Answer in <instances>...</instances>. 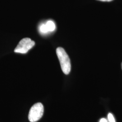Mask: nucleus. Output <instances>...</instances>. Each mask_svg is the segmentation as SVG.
Returning <instances> with one entry per match:
<instances>
[{
    "label": "nucleus",
    "instance_id": "obj_6",
    "mask_svg": "<svg viewBox=\"0 0 122 122\" xmlns=\"http://www.w3.org/2000/svg\"><path fill=\"white\" fill-rule=\"evenodd\" d=\"M100 122H108L107 120L105 118H101L100 121Z\"/></svg>",
    "mask_w": 122,
    "mask_h": 122
},
{
    "label": "nucleus",
    "instance_id": "obj_1",
    "mask_svg": "<svg viewBox=\"0 0 122 122\" xmlns=\"http://www.w3.org/2000/svg\"><path fill=\"white\" fill-rule=\"evenodd\" d=\"M56 53L63 72L66 75L69 74L71 69V65L68 55L65 50L61 47L57 48Z\"/></svg>",
    "mask_w": 122,
    "mask_h": 122
},
{
    "label": "nucleus",
    "instance_id": "obj_7",
    "mask_svg": "<svg viewBox=\"0 0 122 122\" xmlns=\"http://www.w3.org/2000/svg\"><path fill=\"white\" fill-rule=\"evenodd\" d=\"M100 0V1H112L113 0Z\"/></svg>",
    "mask_w": 122,
    "mask_h": 122
},
{
    "label": "nucleus",
    "instance_id": "obj_5",
    "mask_svg": "<svg viewBox=\"0 0 122 122\" xmlns=\"http://www.w3.org/2000/svg\"><path fill=\"white\" fill-rule=\"evenodd\" d=\"M108 118L109 122H115V119L112 113H109L108 115Z\"/></svg>",
    "mask_w": 122,
    "mask_h": 122
},
{
    "label": "nucleus",
    "instance_id": "obj_4",
    "mask_svg": "<svg viewBox=\"0 0 122 122\" xmlns=\"http://www.w3.org/2000/svg\"><path fill=\"white\" fill-rule=\"evenodd\" d=\"M56 25L52 20H49L45 23H42L39 27V32L42 35H46L49 33L52 32L55 30Z\"/></svg>",
    "mask_w": 122,
    "mask_h": 122
},
{
    "label": "nucleus",
    "instance_id": "obj_8",
    "mask_svg": "<svg viewBox=\"0 0 122 122\" xmlns=\"http://www.w3.org/2000/svg\"><path fill=\"white\" fill-rule=\"evenodd\" d=\"M121 67H122V63H121Z\"/></svg>",
    "mask_w": 122,
    "mask_h": 122
},
{
    "label": "nucleus",
    "instance_id": "obj_2",
    "mask_svg": "<svg viewBox=\"0 0 122 122\" xmlns=\"http://www.w3.org/2000/svg\"><path fill=\"white\" fill-rule=\"evenodd\" d=\"M44 108L41 103H37L32 106L30 110L28 118L30 122H36L39 121L43 115Z\"/></svg>",
    "mask_w": 122,
    "mask_h": 122
},
{
    "label": "nucleus",
    "instance_id": "obj_3",
    "mask_svg": "<svg viewBox=\"0 0 122 122\" xmlns=\"http://www.w3.org/2000/svg\"><path fill=\"white\" fill-rule=\"evenodd\" d=\"M35 45V42L30 38H24L20 41L14 52L16 53L25 54L32 48Z\"/></svg>",
    "mask_w": 122,
    "mask_h": 122
}]
</instances>
